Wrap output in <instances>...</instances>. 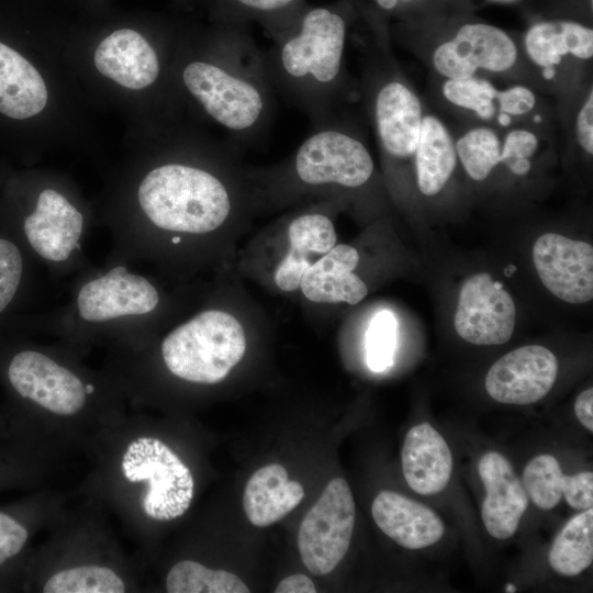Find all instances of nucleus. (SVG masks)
Instances as JSON below:
<instances>
[{"label": "nucleus", "instance_id": "nucleus-19", "mask_svg": "<svg viewBox=\"0 0 593 593\" xmlns=\"http://www.w3.org/2000/svg\"><path fill=\"white\" fill-rule=\"evenodd\" d=\"M371 514L381 532L406 549L429 547L445 532L433 510L393 491H381L374 497Z\"/></svg>", "mask_w": 593, "mask_h": 593}, {"label": "nucleus", "instance_id": "nucleus-33", "mask_svg": "<svg viewBox=\"0 0 593 593\" xmlns=\"http://www.w3.org/2000/svg\"><path fill=\"white\" fill-rule=\"evenodd\" d=\"M540 18H561L592 24L593 0H540Z\"/></svg>", "mask_w": 593, "mask_h": 593}, {"label": "nucleus", "instance_id": "nucleus-2", "mask_svg": "<svg viewBox=\"0 0 593 593\" xmlns=\"http://www.w3.org/2000/svg\"><path fill=\"white\" fill-rule=\"evenodd\" d=\"M132 214L110 223L112 248L108 256L130 264L153 259L160 242L182 244L217 231L230 217L233 197L214 171L182 161L149 169L135 191Z\"/></svg>", "mask_w": 593, "mask_h": 593}, {"label": "nucleus", "instance_id": "nucleus-8", "mask_svg": "<svg viewBox=\"0 0 593 593\" xmlns=\"http://www.w3.org/2000/svg\"><path fill=\"white\" fill-rule=\"evenodd\" d=\"M246 337L240 323L230 313L206 309L178 324L159 342L165 369L193 384H216L240 361Z\"/></svg>", "mask_w": 593, "mask_h": 593}, {"label": "nucleus", "instance_id": "nucleus-13", "mask_svg": "<svg viewBox=\"0 0 593 593\" xmlns=\"http://www.w3.org/2000/svg\"><path fill=\"white\" fill-rule=\"evenodd\" d=\"M356 506L343 478L328 482L303 518L298 548L304 566L314 575L332 572L346 556L353 537Z\"/></svg>", "mask_w": 593, "mask_h": 593}, {"label": "nucleus", "instance_id": "nucleus-25", "mask_svg": "<svg viewBox=\"0 0 593 593\" xmlns=\"http://www.w3.org/2000/svg\"><path fill=\"white\" fill-rule=\"evenodd\" d=\"M47 88L36 68L0 42V112L23 120L38 114L47 103Z\"/></svg>", "mask_w": 593, "mask_h": 593}, {"label": "nucleus", "instance_id": "nucleus-21", "mask_svg": "<svg viewBox=\"0 0 593 593\" xmlns=\"http://www.w3.org/2000/svg\"><path fill=\"white\" fill-rule=\"evenodd\" d=\"M358 262L359 254L354 247L335 245L303 273L299 289L315 303L355 305L368 293L365 282L353 272Z\"/></svg>", "mask_w": 593, "mask_h": 593}, {"label": "nucleus", "instance_id": "nucleus-11", "mask_svg": "<svg viewBox=\"0 0 593 593\" xmlns=\"http://www.w3.org/2000/svg\"><path fill=\"white\" fill-rule=\"evenodd\" d=\"M519 36L525 59L541 93L563 98L589 81L593 60L592 24L534 16Z\"/></svg>", "mask_w": 593, "mask_h": 593}, {"label": "nucleus", "instance_id": "nucleus-31", "mask_svg": "<svg viewBox=\"0 0 593 593\" xmlns=\"http://www.w3.org/2000/svg\"><path fill=\"white\" fill-rule=\"evenodd\" d=\"M122 578L104 566L85 564L60 570L43 584L44 593H123Z\"/></svg>", "mask_w": 593, "mask_h": 593}, {"label": "nucleus", "instance_id": "nucleus-28", "mask_svg": "<svg viewBox=\"0 0 593 593\" xmlns=\"http://www.w3.org/2000/svg\"><path fill=\"white\" fill-rule=\"evenodd\" d=\"M458 163L470 179L485 181L495 170L501 153L502 131L492 126L463 123L452 131Z\"/></svg>", "mask_w": 593, "mask_h": 593}, {"label": "nucleus", "instance_id": "nucleus-6", "mask_svg": "<svg viewBox=\"0 0 593 593\" xmlns=\"http://www.w3.org/2000/svg\"><path fill=\"white\" fill-rule=\"evenodd\" d=\"M358 90L384 159L413 163L427 103L400 67L383 29L376 27L362 47Z\"/></svg>", "mask_w": 593, "mask_h": 593}, {"label": "nucleus", "instance_id": "nucleus-24", "mask_svg": "<svg viewBox=\"0 0 593 593\" xmlns=\"http://www.w3.org/2000/svg\"><path fill=\"white\" fill-rule=\"evenodd\" d=\"M303 497V486L289 479L284 467L270 463L259 468L248 479L243 507L250 524L267 527L292 512Z\"/></svg>", "mask_w": 593, "mask_h": 593}, {"label": "nucleus", "instance_id": "nucleus-9", "mask_svg": "<svg viewBox=\"0 0 593 593\" xmlns=\"http://www.w3.org/2000/svg\"><path fill=\"white\" fill-rule=\"evenodd\" d=\"M437 103L463 123L492 126L499 131L529 125L555 128L556 105L533 87L484 77L444 79L433 76Z\"/></svg>", "mask_w": 593, "mask_h": 593}, {"label": "nucleus", "instance_id": "nucleus-4", "mask_svg": "<svg viewBox=\"0 0 593 593\" xmlns=\"http://www.w3.org/2000/svg\"><path fill=\"white\" fill-rule=\"evenodd\" d=\"M347 38L348 23L339 12L315 8L264 53L275 91L305 112L313 124L338 115L359 93L346 69Z\"/></svg>", "mask_w": 593, "mask_h": 593}, {"label": "nucleus", "instance_id": "nucleus-18", "mask_svg": "<svg viewBox=\"0 0 593 593\" xmlns=\"http://www.w3.org/2000/svg\"><path fill=\"white\" fill-rule=\"evenodd\" d=\"M93 61L101 75L133 90L149 87L160 75L156 51L131 27L118 29L105 36L96 48Z\"/></svg>", "mask_w": 593, "mask_h": 593}, {"label": "nucleus", "instance_id": "nucleus-15", "mask_svg": "<svg viewBox=\"0 0 593 593\" xmlns=\"http://www.w3.org/2000/svg\"><path fill=\"white\" fill-rule=\"evenodd\" d=\"M533 259L542 284L555 296L572 304L593 299L591 244L547 233L535 242Z\"/></svg>", "mask_w": 593, "mask_h": 593}, {"label": "nucleus", "instance_id": "nucleus-26", "mask_svg": "<svg viewBox=\"0 0 593 593\" xmlns=\"http://www.w3.org/2000/svg\"><path fill=\"white\" fill-rule=\"evenodd\" d=\"M36 265L16 228H0V326L31 292Z\"/></svg>", "mask_w": 593, "mask_h": 593}, {"label": "nucleus", "instance_id": "nucleus-35", "mask_svg": "<svg viewBox=\"0 0 593 593\" xmlns=\"http://www.w3.org/2000/svg\"><path fill=\"white\" fill-rule=\"evenodd\" d=\"M566 502L575 510H588L593 505V473L592 471L579 472L571 475L567 492L563 494Z\"/></svg>", "mask_w": 593, "mask_h": 593}, {"label": "nucleus", "instance_id": "nucleus-12", "mask_svg": "<svg viewBox=\"0 0 593 593\" xmlns=\"http://www.w3.org/2000/svg\"><path fill=\"white\" fill-rule=\"evenodd\" d=\"M121 470L128 482L146 484L141 505L149 518L171 521L190 507L194 494L192 473L160 439L138 437L131 441L122 456Z\"/></svg>", "mask_w": 593, "mask_h": 593}, {"label": "nucleus", "instance_id": "nucleus-16", "mask_svg": "<svg viewBox=\"0 0 593 593\" xmlns=\"http://www.w3.org/2000/svg\"><path fill=\"white\" fill-rule=\"evenodd\" d=\"M557 373V358L548 348L527 345L496 360L486 373L484 385L497 402L526 405L547 395Z\"/></svg>", "mask_w": 593, "mask_h": 593}, {"label": "nucleus", "instance_id": "nucleus-27", "mask_svg": "<svg viewBox=\"0 0 593 593\" xmlns=\"http://www.w3.org/2000/svg\"><path fill=\"white\" fill-rule=\"evenodd\" d=\"M551 569L563 577H575L593 561V510L570 518L556 536L548 556Z\"/></svg>", "mask_w": 593, "mask_h": 593}, {"label": "nucleus", "instance_id": "nucleus-22", "mask_svg": "<svg viewBox=\"0 0 593 593\" xmlns=\"http://www.w3.org/2000/svg\"><path fill=\"white\" fill-rule=\"evenodd\" d=\"M290 249L275 272V282L282 291L300 288L303 273L336 245L333 222L323 213L295 217L288 228Z\"/></svg>", "mask_w": 593, "mask_h": 593}, {"label": "nucleus", "instance_id": "nucleus-23", "mask_svg": "<svg viewBox=\"0 0 593 593\" xmlns=\"http://www.w3.org/2000/svg\"><path fill=\"white\" fill-rule=\"evenodd\" d=\"M458 164L452 130L426 104L413 159L418 191L428 198L439 194L448 184Z\"/></svg>", "mask_w": 593, "mask_h": 593}, {"label": "nucleus", "instance_id": "nucleus-36", "mask_svg": "<svg viewBox=\"0 0 593 593\" xmlns=\"http://www.w3.org/2000/svg\"><path fill=\"white\" fill-rule=\"evenodd\" d=\"M593 389L582 391L575 399L574 413L578 421L591 433L593 432Z\"/></svg>", "mask_w": 593, "mask_h": 593}, {"label": "nucleus", "instance_id": "nucleus-3", "mask_svg": "<svg viewBox=\"0 0 593 593\" xmlns=\"http://www.w3.org/2000/svg\"><path fill=\"white\" fill-rule=\"evenodd\" d=\"M396 38L434 77L521 82L541 93L525 59L519 33L494 25L472 10L447 7L403 19Z\"/></svg>", "mask_w": 593, "mask_h": 593}, {"label": "nucleus", "instance_id": "nucleus-29", "mask_svg": "<svg viewBox=\"0 0 593 593\" xmlns=\"http://www.w3.org/2000/svg\"><path fill=\"white\" fill-rule=\"evenodd\" d=\"M169 593H248L250 590L236 574L213 570L192 561L177 562L166 577Z\"/></svg>", "mask_w": 593, "mask_h": 593}, {"label": "nucleus", "instance_id": "nucleus-5", "mask_svg": "<svg viewBox=\"0 0 593 593\" xmlns=\"http://www.w3.org/2000/svg\"><path fill=\"white\" fill-rule=\"evenodd\" d=\"M181 81L204 112L233 138H261L275 114V89L264 53L247 38L225 37L213 56L188 61Z\"/></svg>", "mask_w": 593, "mask_h": 593}, {"label": "nucleus", "instance_id": "nucleus-1", "mask_svg": "<svg viewBox=\"0 0 593 593\" xmlns=\"http://www.w3.org/2000/svg\"><path fill=\"white\" fill-rule=\"evenodd\" d=\"M164 301L152 278L108 256L102 266L90 264L72 277L65 304L5 325L19 333L54 335L71 346L102 340L135 346L149 339Z\"/></svg>", "mask_w": 593, "mask_h": 593}, {"label": "nucleus", "instance_id": "nucleus-34", "mask_svg": "<svg viewBox=\"0 0 593 593\" xmlns=\"http://www.w3.org/2000/svg\"><path fill=\"white\" fill-rule=\"evenodd\" d=\"M374 4L382 12L398 14L401 20L452 7L449 0H374Z\"/></svg>", "mask_w": 593, "mask_h": 593}, {"label": "nucleus", "instance_id": "nucleus-30", "mask_svg": "<svg viewBox=\"0 0 593 593\" xmlns=\"http://www.w3.org/2000/svg\"><path fill=\"white\" fill-rule=\"evenodd\" d=\"M559 461L551 455L535 456L523 471V485L528 497L541 510H551L561 501L570 484Z\"/></svg>", "mask_w": 593, "mask_h": 593}, {"label": "nucleus", "instance_id": "nucleus-38", "mask_svg": "<svg viewBox=\"0 0 593 593\" xmlns=\"http://www.w3.org/2000/svg\"><path fill=\"white\" fill-rule=\"evenodd\" d=\"M295 0H233L234 3L240 5L250 12L269 13L278 12Z\"/></svg>", "mask_w": 593, "mask_h": 593}, {"label": "nucleus", "instance_id": "nucleus-40", "mask_svg": "<svg viewBox=\"0 0 593 593\" xmlns=\"http://www.w3.org/2000/svg\"><path fill=\"white\" fill-rule=\"evenodd\" d=\"M505 591L506 592H515L516 588L514 585H512V584H507Z\"/></svg>", "mask_w": 593, "mask_h": 593}, {"label": "nucleus", "instance_id": "nucleus-14", "mask_svg": "<svg viewBox=\"0 0 593 593\" xmlns=\"http://www.w3.org/2000/svg\"><path fill=\"white\" fill-rule=\"evenodd\" d=\"M516 307L510 293L488 272L469 277L455 314L457 334L474 345H501L512 337Z\"/></svg>", "mask_w": 593, "mask_h": 593}, {"label": "nucleus", "instance_id": "nucleus-17", "mask_svg": "<svg viewBox=\"0 0 593 593\" xmlns=\"http://www.w3.org/2000/svg\"><path fill=\"white\" fill-rule=\"evenodd\" d=\"M478 472L485 489L481 517L485 529L496 539L512 537L528 506L529 497L511 462L497 451H488L479 460Z\"/></svg>", "mask_w": 593, "mask_h": 593}, {"label": "nucleus", "instance_id": "nucleus-7", "mask_svg": "<svg viewBox=\"0 0 593 593\" xmlns=\"http://www.w3.org/2000/svg\"><path fill=\"white\" fill-rule=\"evenodd\" d=\"M0 380L12 401L57 416H74L94 399V380L51 348L0 336Z\"/></svg>", "mask_w": 593, "mask_h": 593}, {"label": "nucleus", "instance_id": "nucleus-37", "mask_svg": "<svg viewBox=\"0 0 593 593\" xmlns=\"http://www.w3.org/2000/svg\"><path fill=\"white\" fill-rule=\"evenodd\" d=\"M276 593H315L313 581L305 574L296 573L284 578L275 589Z\"/></svg>", "mask_w": 593, "mask_h": 593}, {"label": "nucleus", "instance_id": "nucleus-20", "mask_svg": "<svg viewBox=\"0 0 593 593\" xmlns=\"http://www.w3.org/2000/svg\"><path fill=\"white\" fill-rule=\"evenodd\" d=\"M401 461L406 483L418 494H436L450 480L451 451L444 437L428 423L417 424L407 432Z\"/></svg>", "mask_w": 593, "mask_h": 593}, {"label": "nucleus", "instance_id": "nucleus-39", "mask_svg": "<svg viewBox=\"0 0 593 593\" xmlns=\"http://www.w3.org/2000/svg\"><path fill=\"white\" fill-rule=\"evenodd\" d=\"M452 7L475 11L482 4L513 5L524 0H449Z\"/></svg>", "mask_w": 593, "mask_h": 593}, {"label": "nucleus", "instance_id": "nucleus-32", "mask_svg": "<svg viewBox=\"0 0 593 593\" xmlns=\"http://www.w3.org/2000/svg\"><path fill=\"white\" fill-rule=\"evenodd\" d=\"M398 322L388 310L378 312L366 333V362L373 372H383L394 362Z\"/></svg>", "mask_w": 593, "mask_h": 593}, {"label": "nucleus", "instance_id": "nucleus-10", "mask_svg": "<svg viewBox=\"0 0 593 593\" xmlns=\"http://www.w3.org/2000/svg\"><path fill=\"white\" fill-rule=\"evenodd\" d=\"M365 138L358 124L343 113L313 124L290 164L295 181L306 188L366 186L374 161Z\"/></svg>", "mask_w": 593, "mask_h": 593}]
</instances>
